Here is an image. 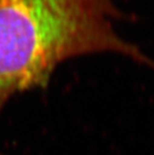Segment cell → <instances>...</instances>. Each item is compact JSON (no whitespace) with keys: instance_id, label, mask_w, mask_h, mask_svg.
Returning a JSON list of instances; mask_svg holds the SVG:
<instances>
[{"instance_id":"cell-1","label":"cell","mask_w":154,"mask_h":155,"mask_svg":"<svg viewBox=\"0 0 154 155\" xmlns=\"http://www.w3.org/2000/svg\"><path fill=\"white\" fill-rule=\"evenodd\" d=\"M122 19L129 16L115 0H0V110L81 56L117 53L154 70L153 59L117 33Z\"/></svg>"},{"instance_id":"cell-2","label":"cell","mask_w":154,"mask_h":155,"mask_svg":"<svg viewBox=\"0 0 154 155\" xmlns=\"http://www.w3.org/2000/svg\"><path fill=\"white\" fill-rule=\"evenodd\" d=\"M0 155H5L4 153H2V152H0Z\"/></svg>"}]
</instances>
